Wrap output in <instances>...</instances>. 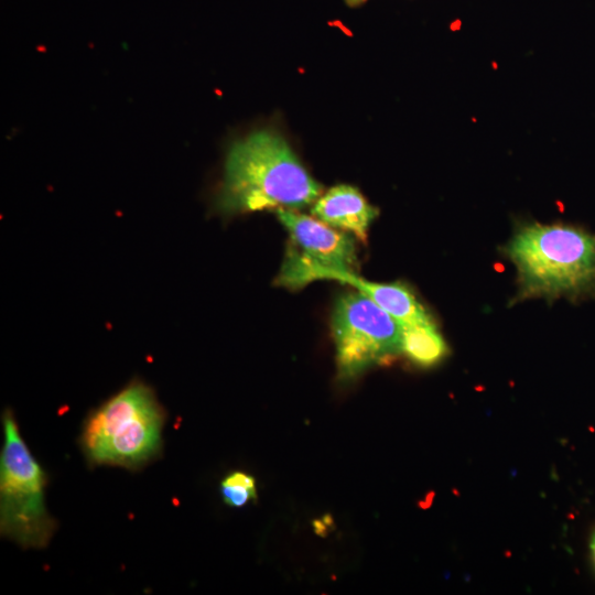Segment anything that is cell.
<instances>
[{"mask_svg":"<svg viewBox=\"0 0 595 595\" xmlns=\"http://www.w3.org/2000/svg\"><path fill=\"white\" fill-rule=\"evenodd\" d=\"M321 193L285 139L261 129L228 149L216 207L224 215L298 209L314 204Z\"/></svg>","mask_w":595,"mask_h":595,"instance_id":"cell-1","label":"cell"},{"mask_svg":"<svg viewBox=\"0 0 595 595\" xmlns=\"http://www.w3.org/2000/svg\"><path fill=\"white\" fill-rule=\"evenodd\" d=\"M504 252L518 273L515 301L595 298V234L573 225L520 226Z\"/></svg>","mask_w":595,"mask_h":595,"instance_id":"cell-2","label":"cell"},{"mask_svg":"<svg viewBox=\"0 0 595 595\" xmlns=\"http://www.w3.org/2000/svg\"><path fill=\"white\" fill-rule=\"evenodd\" d=\"M165 421L154 390L132 380L87 415L79 445L90 466L137 470L161 456Z\"/></svg>","mask_w":595,"mask_h":595,"instance_id":"cell-3","label":"cell"},{"mask_svg":"<svg viewBox=\"0 0 595 595\" xmlns=\"http://www.w3.org/2000/svg\"><path fill=\"white\" fill-rule=\"evenodd\" d=\"M2 426L0 533L23 549H43L57 528L45 504L46 474L21 436L10 409L2 414Z\"/></svg>","mask_w":595,"mask_h":595,"instance_id":"cell-4","label":"cell"},{"mask_svg":"<svg viewBox=\"0 0 595 595\" xmlns=\"http://www.w3.org/2000/svg\"><path fill=\"white\" fill-rule=\"evenodd\" d=\"M338 378L349 381L401 353L402 327L368 295H340L332 313Z\"/></svg>","mask_w":595,"mask_h":595,"instance_id":"cell-5","label":"cell"},{"mask_svg":"<svg viewBox=\"0 0 595 595\" xmlns=\"http://www.w3.org/2000/svg\"><path fill=\"white\" fill-rule=\"evenodd\" d=\"M277 216L290 237L278 285L295 290L323 271L355 272L357 248L350 235L294 209H277Z\"/></svg>","mask_w":595,"mask_h":595,"instance_id":"cell-6","label":"cell"},{"mask_svg":"<svg viewBox=\"0 0 595 595\" xmlns=\"http://www.w3.org/2000/svg\"><path fill=\"white\" fill-rule=\"evenodd\" d=\"M316 280L339 281L365 293L400 324L402 332L418 326L434 324L432 317L412 291L400 282H370L360 278L355 272L342 271L320 272L316 275Z\"/></svg>","mask_w":595,"mask_h":595,"instance_id":"cell-7","label":"cell"},{"mask_svg":"<svg viewBox=\"0 0 595 595\" xmlns=\"http://www.w3.org/2000/svg\"><path fill=\"white\" fill-rule=\"evenodd\" d=\"M311 213L323 223L348 231L365 242L378 209L357 188L339 184L321 195L314 202Z\"/></svg>","mask_w":595,"mask_h":595,"instance_id":"cell-8","label":"cell"},{"mask_svg":"<svg viewBox=\"0 0 595 595\" xmlns=\"http://www.w3.org/2000/svg\"><path fill=\"white\" fill-rule=\"evenodd\" d=\"M401 353L422 367L439 363L447 346L435 324L423 325L402 332Z\"/></svg>","mask_w":595,"mask_h":595,"instance_id":"cell-9","label":"cell"},{"mask_svg":"<svg viewBox=\"0 0 595 595\" xmlns=\"http://www.w3.org/2000/svg\"><path fill=\"white\" fill-rule=\"evenodd\" d=\"M220 494L226 505L240 508L256 499V480L244 472H234L220 483Z\"/></svg>","mask_w":595,"mask_h":595,"instance_id":"cell-10","label":"cell"},{"mask_svg":"<svg viewBox=\"0 0 595 595\" xmlns=\"http://www.w3.org/2000/svg\"><path fill=\"white\" fill-rule=\"evenodd\" d=\"M344 1L349 7H358V6L367 2L368 0H344Z\"/></svg>","mask_w":595,"mask_h":595,"instance_id":"cell-11","label":"cell"},{"mask_svg":"<svg viewBox=\"0 0 595 595\" xmlns=\"http://www.w3.org/2000/svg\"><path fill=\"white\" fill-rule=\"evenodd\" d=\"M591 548H592L593 556H594V560H595V534L593 537Z\"/></svg>","mask_w":595,"mask_h":595,"instance_id":"cell-12","label":"cell"}]
</instances>
